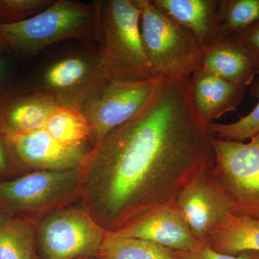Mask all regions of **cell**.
Returning <instances> with one entry per match:
<instances>
[{
  "instance_id": "484cf974",
  "label": "cell",
  "mask_w": 259,
  "mask_h": 259,
  "mask_svg": "<svg viewBox=\"0 0 259 259\" xmlns=\"http://www.w3.org/2000/svg\"><path fill=\"white\" fill-rule=\"evenodd\" d=\"M9 65L4 56H0V88L3 86L8 73Z\"/></svg>"
},
{
  "instance_id": "7c38bea8",
  "label": "cell",
  "mask_w": 259,
  "mask_h": 259,
  "mask_svg": "<svg viewBox=\"0 0 259 259\" xmlns=\"http://www.w3.org/2000/svg\"><path fill=\"white\" fill-rule=\"evenodd\" d=\"M3 136L20 161L41 170L80 169L90 151L84 144H62L45 129Z\"/></svg>"
},
{
  "instance_id": "7a4b0ae2",
  "label": "cell",
  "mask_w": 259,
  "mask_h": 259,
  "mask_svg": "<svg viewBox=\"0 0 259 259\" xmlns=\"http://www.w3.org/2000/svg\"><path fill=\"white\" fill-rule=\"evenodd\" d=\"M99 19L97 49L110 82L158 79L140 30V10L133 0L95 1Z\"/></svg>"
},
{
  "instance_id": "cb8c5ba5",
  "label": "cell",
  "mask_w": 259,
  "mask_h": 259,
  "mask_svg": "<svg viewBox=\"0 0 259 259\" xmlns=\"http://www.w3.org/2000/svg\"><path fill=\"white\" fill-rule=\"evenodd\" d=\"M177 259H259L258 252L245 251L231 255L223 254L213 250L208 245H201L197 250L190 252L172 250Z\"/></svg>"
},
{
  "instance_id": "2e32d148",
  "label": "cell",
  "mask_w": 259,
  "mask_h": 259,
  "mask_svg": "<svg viewBox=\"0 0 259 259\" xmlns=\"http://www.w3.org/2000/svg\"><path fill=\"white\" fill-rule=\"evenodd\" d=\"M202 67L246 88L259 74V57L234 37H223L204 49Z\"/></svg>"
},
{
  "instance_id": "52a82bcc",
  "label": "cell",
  "mask_w": 259,
  "mask_h": 259,
  "mask_svg": "<svg viewBox=\"0 0 259 259\" xmlns=\"http://www.w3.org/2000/svg\"><path fill=\"white\" fill-rule=\"evenodd\" d=\"M106 230L85 209L68 208L51 213L37 228L44 259H79L95 256Z\"/></svg>"
},
{
  "instance_id": "9c48e42d",
  "label": "cell",
  "mask_w": 259,
  "mask_h": 259,
  "mask_svg": "<svg viewBox=\"0 0 259 259\" xmlns=\"http://www.w3.org/2000/svg\"><path fill=\"white\" fill-rule=\"evenodd\" d=\"M214 166L194 177L175 202L192 235L202 245L233 213L231 200L214 175Z\"/></svg>"
},
{
  "instance_id": "277c9868",
  "label": "cell",
  "mask_w": 259,
  "mask_h": 259,
  "mask_svg": "<svg viewBox=\"0 0 259 259\" xmlns=\"http://www.w3.org/2000/svg\"><path fill=\"white\" fill-rule=\"evenodd\" d=\"M148 60L158 77L192 76L202 67L203 49L151 0H133Z\"/></svg>"
},
{
  "instance_id": "3957f363",
  "label": "cell",
  "mask_w": 259,
  "mask_h": 259,
  "mask_svg": "<svg viewBox=\"0 0 259 259\" xmlns=\"http://www.w3.org/2000/svg\"><path fill=\"white\" fill-rule=\"evenodd\" d=\"M99 19L96 4L55 0L47 10L23 21L0 24V38L17 55H35L68 39L97 42Z\"/></svg>"
},
{
  "instance_id": "7402d4cb",
  "label": "cell",
  "mask_w": 259,
  "mask_h": 259,
  "mask_svg": "<svg viewBox=\"0 0 259 259\" xmlns=\"http://www.w3.org/2000/svg\"><path fill=\"white\" fill-rule=\"evenodd\" d=\"M253 96L259 97V81L251 89ZM210 134L217 139L225 141L244 142L251 139L259 133V101L248 115L241 117L239 120L230 124H209Z\"/></svg>"
},
{
  "instance_id": "5bb4252c",
  "label": "cell",
  "mask_w": 259,
  "mask_h": 259,
  "mask_svg": "<svg viewBox=\"0 0 259 259\" xmlns=\"http://www.w3.org/2000/svg\"><path fill=\"white\" fill-rule=\"evenodd\" d=\"M191 93L197 115L209 126L225 114L236 111L245 96V88L201 67L191 76Z\"/></svg>"
},
{
  "instance_id": "4fadbf2b",
  "label": "cell",
  "mask_w": 259,
  "mask_h": 259,
  "mask_svg": "<svg viewBox=\"0 0 259 259\" xmlns=\"http://www.w3.org/2000/svg\"><path fill=\"white\" fill-rule=\"evenodd\" d=\"M59 106L49 94L34 90L0 96V132L27 134L45 128L51 112Z\"/></svg>"
},
{
  "instance_id": "ac0fdd59",
  "label": "cell",
  "mask_w": 259,
  "mask_h": 259,
  "mask_svg": "<svg viewBox=\"0 0 259 259\" xmlns=\"http://www.w3.org/2000/svg\"><path fill=\"white\" fill-rule=\"evenodd\" d=\"M97 259H177L171 250L145 240L117 236L107 231Z\"/></svg>"
},
{
  "instance_id": "30bf717a",
  "label": "cell",
  "mask_w": 259,
  "mask_h": 259,
  "mask_svg": "<svg viewBox=\"0 0 259 259\" xmlns=\"http://www.w3.org/2000/svg\"><path fill=\"white\" fill-rule=\"evenodd\" d=\"M160 78L140 82L109 81L82 111L91 126L90 141L93 146L141 110Z\"/></svg>"
},
{
  "instance_id": "f546056e",
  "label": "cell",
  "mask_w": 259,
  "mask_h": 259,
  "mask_svg": "<svg viewBox=\"0 0 259 259\" xmlns=\"http://www.w3.org/2000/svg\"><path fill=\"white\" fill-rule=\"evenodd\" d=\"M79 259H93V258H79Z\"/></svg>"
},
{
  "instance_id": "d4e9b609",
  "label": "cell",
  "mask_w": 259,
  "mask_h": 259,
  "mask_svg": "<svg viewBox=\"0 0 259 259\" xmlns=\"http://www.w3.org/2000/svg\"><path fill=\"white\" fill-rule=\"evenodd\" d=\"M233 37L259 57V20L246 30L233 35Z\"/></svg>"
},
{
  "instance_id": "6da1fadb",
  "label": "cell",
  "mask_w": 259,
  "mask_h": 259,
  "mask_svg": "<svg viewBox=\"0 0 259 259\" xmlns=\"http://www.w3.org/2000/svg\"><path fill=\"white\" fill-rule=\"evenodd\" d=\"M214 136L194 110L191 76L161 77L144 106L93 146L80 168L85 209L115 231L214 166Z\"/></svg>"
},
{
  "instance_id": "603a6c76",
  "label": "cell",
  "mask_w": 259,
  "mask_h": 259,
  "mask_svg": "<svg viewBox=\"0 0 259 259\" xmlns=\"http://www.w3.org/2000/svg\"><path fill=\"white\" fill-rule=\"evenodd\" d=\"M55 0H0V24L18 23L35 16Z\"/></svg>"
},
{
  "instance_id": "f1b7e54d",
  "label": "cell",
  "mask_w": 259,
  "mask_h": 259,
  "mask_svg": "<svg viewBox=\"0 0 259 259\" xmlns=\"http://www.w3.org/2000/svg\"><path fill=\"white\" fill-rule=\"evenodd\" d=\"M33 259H40V258H39V257H37V255H34V258Z\"/></svg>"
},
{
  "instance_id": "8fae6325",
  "label": "cell",
  "mask_w": 259,
  "mask_h": 259,
  "mask_svg": "<svg viewBox=\"0 0 259 259\" xmlns=\"http://www.w3.org/2000/svg\"><path fill=\"white\" fill-rule=\"evenodd\" d=\"M111 232L117 236L153 242L176 251H193L202 245L192 235L176 203L155 207Z\"/></svg>"
},
{
  "instance_id": "44dd1931",
  "label": "cell",
  "mask_w": 259,
  "mask_h": 259,
  "mask_svg": "<svg viewBox=\"0 0 259 259\" xmlns=\"http://www.w3.org/2000/svg\"><path fill=\"white\" fill-rule=\"evenodd\" d=\"M221 37L233 36L259 20V0H219Z\"/></svg>"
},
{
  "instance_id": "e0dca14e",
  "label": "cell",
  "mask_w": 259,
  "mask_h": 259,
  "mask_svg": "<svg viewBox=\"0 0 259 259\" xmlns=\"http://www.w3.org/2000/svg\"><path fill=\"white\" fill-rule=\"evenodd\" d=\"M206 244L223 254L259 253V221L231 213L211 233Z\"/></svg>"
},
{
  "instance_id": "83f0119b",
  "label": "cell",
  "mask_w": 259,
  "mask_h": 259,
  "mask_svg": "<svg viewBox=\"0 0 259 259\" xmlns=\"http://www.w3.org/2000/svg\"><path fill=\"white\" fill-rule=\"evenodd\" d=\"M9 49L8 47V46L6 45V44L1 38H0V54L1 53L4 52V51H6L7 49Z\"/></svg>"
},
{
  "instance_id": "4316f807",
  "label": "cell",
  "mask_w": 259,
  "mask_h": 259,
  "mask_svg": "<svg viewBox=\"0 0 259 259\" xmlns=\"http://www.w3.org/2000/svg\"><path fill=\"white\" fill-rule=\"evenodd\" d=\"M8 158L5 154L4 148L0 142V171H5L8 168Z\"/></svg>"
},
{
  "instance_id": "9a60e30c",
  "label": "cell",
  "mask_w": 259,
  "mask_h": 259,
  "mask_svg": "<svg viewBox=\"0 0 259 259\" xmlns=\"http://www.w3.org/2000/svg\"><path fill=\"white\" fill-rule=\"evenodd\" d=\"M218 1L151 0V3L193 37L204 51L221 37Z\"/></svg>"
},
{
  "instance_id": "d6986e66",
  "label": "cell",
  "mask_w": 259,
  "mask_h": 259,
  "mask_svg": "<svg viewBox=\"0 0 259 259\" xmlns=\"http://www.w3.org/2000/svg\"><path fill=\"white\" fill-rule=\"evenodd\" d=\"M34 255L31 226L0 209V259H33Z\"/></svg>"
},
{
  "instance_id": "ffe728a7",
  "label": "cell",
  "mask_w": 259,
  "mask_h": 259,
  "mask_svg": "<svg viewBox=\"0 0 259 259\" xmlns=\"http://www.w3.org/2000/svg\"><path fill=\"white\" fill-rule=\"evenodd\" d=\"M44 129L66 145L84 144L91 136V126L84 113L78 109L61 105L51 112Z\"/></svg>"
},
{
  "instance_id": "8992f818",
  "label": "cell",
  "mask_w": 259,
  "mask_h": 259,
  "mask_svg": "<svg viewBox=\"0 0 259 259\" xmlns=\"http://www.w3.org/2000/svg\"><path fill=\"white\" fill-rule=\"evenodd\" d=\"M214 173L233 213L259 221V133L248 143L213 137Z\"/></svg>"
},
{
  "instance_id": "5b68a950",
  "label": "cell",
  "mask_w": 259,
  "mask_h": 259,
  "mask_svg": "<svg viewBox=\"0 0 259 259\" xmlns=\"http://www.w3.org/2000/svg\"><path fill=\"white\" fill-rule=\"evenodd\" d=\"M109 83L97 47L71 51L42 70L40 88L61 106L83 109Z\"/></svg>"
},
{
  "instance_id": "ba28073f",
  "label": "cell",
  "mask_w": 259,
  "mask_h": 259,
  "mask_svg": "<svg viewBox=\"0 0 259 259\" xmlns=\"http://www.w3.org/2000/svg\"><path fill=\"white\" fill-rule=\"evenodd\" d=\"M81 186L80 169L40 170L0 181V202L10 209L40 210L68 200Z\"/></svg>"
}]
</instances>
